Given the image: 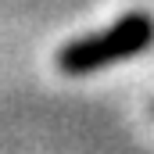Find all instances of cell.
I'll return each instance as SVG.
<instances>
[{
	"label": "cell",
	"instance_id": "cell-1",
	"mask_svg": "<svg viewBox=\"0 0 154 154\" xmlns=\"http://www.w3.org/2000/svg\"><path fill=\"white\" fill-rule=\"evenodd\" d=\"M151 43H154V18L147 11H133V14H122L104 32L65 43L57 50V68L65 75H90V72H100L108 65L143 54Z\"/></svg>",
	"mask_w": 154,
	"mask_h": 154
}]
</instances>
